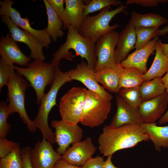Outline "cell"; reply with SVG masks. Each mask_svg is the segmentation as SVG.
<instances>
[{"label":"cell","instance_id":"f6af8a7d","mask_svg":"<svg viewBox=\"0 0 168 168\" xmlns=\"http://www.w3.org/2000/svg\"><path fill=\"white\" fill-rule=\"evenodd\" d=\"M167 33H168V24L163 28L159 29L158 36L165 35Z\"/></svg>","mask_w":168,"mask_h":168},{"label":"cell","instance_id":"7a4b0ae2","mask_svg":"<svg viewBox=\"0 0 168 168\" xmlns=\"http://www.w3.org/2000/svg\"><path fill=\"white\" fill-rule=\"evenodd\" d=\"M65 42L53 54L51 63L55 67H58L61 60H72L75 55L69 52L73 50L76 54L86 59L90 68L94 70L97 62L95 44L82 36L75 27L68 26Z\"/></svg>","mask_w":168,"mask_h":168},{"label":"cell","instance_id":"5b68a950","mask_svg":"<svg viewBox=\"0 0 168 168\" xmlns=\"http://www.w3.org/2000/svg\"><path fill=\"white\" fill-rule=\"evenodd\" d=\"M14 68L17 73L30 82L35 92L37 103L40 105L45 87L54 81L55 67L51 63L36 60L29 63L26 68L14 66Z\"/></svg>","mask_w":168,"mask_h":168},{"label":"cell","instance_id":"4fadbf2b","mask_svg":"<svg viewBox=\"0 0 168 168\" xmlns=\"http://www.w3.org/2000/svg\"><path fill=\"white\" fill-rule=\"evenodd\" d=\"M61 156L53 149L52 144L43 138L31 149L30 158L33 168H53Z\"/></svg>","mask_w":168,"mask_h":168},{"label":"cell","instance_id":"74e56055","mask_svg":"<svg viewBox=\"0 0 168 168\" xmlns=\"http://www.w3.org/2000/svg\"><path fill=\"white\" fill-rule=\"evenodd\" d=\"M31 149L29 147H26L20 150L21 155L23 162V168H33L30 158Z\"/></svg>","mask_w":168,"mask_h":168},{"label":"cell","instance_id":"7c38bea8","mask_svg":"<svg viewBox=\"0 0 168 168\" xmlns=\"http://www.w3.org/2000/svg\"><path fill=\"white\" fill-rule=\"evenodd\" d=\"M1 16L2 21L7 27L10 36L16 42L23 43L27 45L30 51V58L35 60L44 61L45 57L43 46L32 35L16 26L9 17Z\"/></svg>","mask_w":168,"mask_h":168},{"label":"cell","instance_id":"6da1fadb","mask_svg":"<svg viewBox=\"0 0 168 168\" xmlns=\"http://www.w3.org/2000/svg\"><path fill=\"white\" fill-rule=\"evenodd\" d=\"M149 140L139 124H128L118 127L105 126L99 136L98 148L104 156H112L120 150L132 148Z\"/></svg>","mask_w":168,"mask_h":168},{"label":"cell","instance_id":"60d3db41","mask_svg":"<svg viewBox=\"0 0 168 168\" xmlns=\"http://www.w3.org/2000/svg\"><path fill=\"white\" fill-rule=\"evenodd\" d=\"M112 156H107L106 160L104 161V168H120L115 166L112 162L111 159Z\"/></svg>","mask_w":168,"mask_h":168},{"label":"cell","instance_id":"ac0fdd59","mask_svg":"<svg viewBox=\"0 0 168 168\" xmlns=\"http://www.w3.org/2000/svg\"><path fill=\"white\" fill-rule=\"evenodd\" d=\"M159 40L158 37L152 39L147 44L141 49L128 55L120 64L124 68H137L144 74L148 71L147 63L150 56L156 51V44Z\"/></svg>","mask_w":168,"mask_h":168},{"label":"cell","instance_id":"cb8c5ba5","mask_svg":"<svg viewBox=\"0 0 168 168\" xmlns=\"http://www.w3.org/2000/svg\"><path fill=\"white\" fill-rule=\"evenodd\" d=\"M155 51L153 63L149 69L144 74V82L156 77H162L168 71V58L164 53L157 41Z\"/></svg>","mask_w":168,"mask_h":168},{"label":"cell","instance_id":"f35d334b","mask_svg":"<svg viewBox=\"0 0 168 168\" xmlns=\"http://www.w3.org/2000/svg\"><path fill=\"white\" fill-rule=\"evenodd\" d=\"M51 7L59 16L64 11V0H47Z\"/></svg>","mask_w":168,"mask_h":168},{"label":"cell","instance_id":"2e32d148","mask_svg":"<svg viewBox=\"0 0 168 168\" xmlns=\"http://www.w3.org/2000/svg\"><path fill=\"white\" fill-rule=\"evenodd\" d=\"M96 150L91 138L88 137L84 140L73 144L61 156V158L72 165L82 166L92 157Z\"/></svg>","mask_w":168,"mask_h":168},{"label":"cell","instance_id":"7402d4cb","mask_svg":"<svg viewBox=\"0 0 168 168\" xmlns=\"http://www.w3.org/2000/svg\"><path fill=\"white\" fill-rule=\"evenodd\" d=\"M124 69L120 64L104 67L95 72L97 82L102 87L112 92L117 93L119 90L121 76Z\"/></svg>","mask_w":168,"mask_h":168},{"label":"cell","instance_id":"d6986e66","mask_svg":"<svg viewBox=\"0 0 168 168\" xmlns=\"http://www.w3.org/2000/svg\"><path fill=\"white\" fill-rule=\"evenodd\" d=\"M64 11L59 16L62 21L64 29L68 26L76 28L77 30L82 24L85 17L84 14L86 4L84 0H65Z\"/></svg>","mask_w":168,"mask_h":168},{"label":"cell","instance_id":"ba28073f","mask_svg":"<svg viewBox=\"0 0 168 168\" xmlns=\"http://www.w3.org/2000/svg\"><path fill=\"white\" fill-rule=\"evenodd\" d=\"M86 90L80 87H74L62 97L59 106L62 120L72 124L80 122Z\"/></svg>","mask_w":168,"mask_h":168},{"label":"cell","instance_id":"52a82bcc","mask_svg":"<svg viewBox=\"0 0 168 168\" xmlns=\"http://www.w3.org/2000/svg\"><path fill=\"white\" fill-rule=\"evenodd\" d=\"M111 109V103L97 93L86 90L80 122L93 128L102 124L107 119Z\"/></svg>","mask_w":168,"mask_h":168},{"label":"cell","instance_id":"ffe728a7","mask_svg":"<svg viewBox=\"0 0 168 168\" xmlns=\"http://www.w3.org/2000/svg\"><path fill=\"white\" fill-rule=\"evenodd\" d=\"M116 99L117 111L110 125L118 127L128 124H139L142 123L138 110L129 106L118 95Z\"/></svg>","mask_w":168,"mask_h":168},{"label":"cell","instance_id":"f546056e","mask_svg":"<svg viewBox=\"0 0 168 168\" xmlns=\"http://www.w3.org/2000/svg\"><path fill=\"white\" fill-rule=\"evenodd\" d=\"M159 28H139L135 29L136 41L135 48L139 49L147 44L152 39L158 37Z\"/></svg>","mask_w":168,"mask_h":168},{"label":"cell","instance_id":"83f0119b","mask_svg":"<svg viewBox=\"0 0 168 168\" xmlns=\"http://www.w3.org/2000/svg\"><path fill=\"white\" fill-rule=\"evenodd\" d=\"M144 74L142 72L136 68H124L121 76L119 89L122 88L139 86L144 82Z\"/></svg>","mask_w":168,"mask_h":168},{"label":"cell","instance_id":"5bb4252c","mask_svg":"<svg viewBox=\"0 0 168 168\" xmlns=\"http://www.w3.org/2000/svg\"><path fill=\"white\" fill-rule=\"evenodd\" d=\"M67 73L72 80L81 82L88 90L97 93L108 100L111 101L113 99L112 96L96 81L94 70L90 68L85 62H82L75 68L69 70Z\"/></svg>","mask_w":168,"mask_h":168},{"label":"cell","instance_id":"9a60e30c","mask_svg":"<svg viewBox=\"0 0 168 168\" xmlns=\"http://www.w3.org/2000/svg\"><path fill=\"white\" fill-rule=\"evenodd\" d=\"M168 93L166 91L153 99L143 101L138 109L142 123H155L166 112L168 107Z\"/></svg>","mask_w":168,"mask_h":168},{"label":"cell","instance_id":"8d00e7d4","mask_svg":"<svg viewBox=\"0 0 168 168\" xmlns=\"http://www.w3.org/2000/svg\"><path fill=\"white\" fill-rule=\"evenodd\" d=\"M104 162L103 158L98 156L89 159L82 166V168H104Z\"/></svg>","mask_w":168,"mask_h":168},{"label":"cell","instance_id":"30bf717a","mask_svg":"<svg viewBox=\"0 0 168 168\" xmlns=\"http://www.w3.org/2000/svg\"><path fill=\"white\" fill-rule=\"evenodd\" d=\"M119 34L112 30L101 36L95 44L97 62L94 69L96 72L104 67L113 66L116 64L115 60V48Z\"/></svg>","mask_w":168,"mask_h":168},{"label":"cell","instance_id":"8992f818","mask_svg":"<svg viewBox=\"0 0 168 168\" xmlns=\"http://www.w3.org/2000/svg\"><path fill=\"white\" fill-rule=\"evenodd\" d=\"M26 79L14 71L7 86L9 104L8 107L10 114L16 112L30 132H35L37 128L29 118L25 107L26 90L29 86Z\"/></svg>","mask_w":168,"mask_h":168},{"label":"cell","instance_id":"1f68e13d","mask_svg":"<svg viewBox=\"0 0 168 168\" xmlns=\"http://www.w3.org/2000/svg\"><path fill=\"white\" fill-rule=\"evenodd\" d=\"M122 2L118 0H92L84 7V14L85 17L89 14L110 6H120Z\"/></svg>","mask_w":168,"mask_h":168},{"label":"cell","instance_id":"f1b7e54d","mask_svg":"<svg viewBox=\"0 0 168 168\" xmlns=\"http://www.w3.org/2000/svg\"><path fill=\"white\" fill-rule=\"evenodd\" d=\"M117 94L128 105L138 110L143 101L140 90L139 86L122 88Z\"/></svg>","mask_w":168,"mask_h":168},{"label":"cell","instance_id":"d590c367","mask_svg":"<svg viewBox=\"0 0 168 168\" xmlns=\"http://www.w3.org/2000/svg\"><path fill=\"white\" fill-rule=\"evenodd\" d=\"M168 0H128L126 1L127 5L135 4L143 6L154 7L160 3H165Z\"/></svg>","mask_w":168,"mask_h":168},{"label":"cell","instance_id":"e0dca14e","mask_svg":"<svg viewBox=\"0 0 168 168\" xmlns=\"http://www.w3.org/2000/svg\"><path fill=\"white\" fill-rule=\"evenodd\" d=\"M1 58L10 65L15 63L20 66L27 65L31 60L23 53L16 42L8 35L2 36L0 40Z\"/></svg>","mask_w":168,"mask_h":168},{"label":"cell","instance_id":"4316f807","mask_svg":"<svg viewBox=\"0 0 168 168\" xmlns=\"http://www.w3.org/2000/svg\"><path fill=\"white\" fill-rule=\"evenodd\" d=\"M162 77H156L145 81L139 86L140 93L143 101L155 98L163 94L166 88Z\"/></svg>","mask_w":168,"mask_h":168},{"label":"cell","instance_id":"603a6c76","mask_svg":"<svg viewBox=\"0 0 168 168\" xmlns=\"http://www.w3.org/2000/svg\"><path fill=\"white\" fill-rule=\"evenodd\" d=\"M156 124L142 123L139 125L153 143L155 150L160 152L161 147L168 148V125L159 126Z\"/></svg>","mask_w":168,"mask_h":168},{"label":"cell","instance_id":"44dd1931","mask_svg":"<svg viewBox=\"0 0 168 168\" xmlns=\"http://www.w3.org/2000/svg\"><path fill=\"white\" fill-rule=\"evenodd\" d=\"M136 41L135 29L128 23L119 34L115 54L116 64H120L126 58L129 52L135 48Z\"/></svg>","mask_w":168,"mask_h":168},{"label":"cell","instance_id":"484cf974","mask_svg":"<svg viewBox=\"0 0 168 168\" xmlns=\"http://www.w3.org/2000/svg\"><path fill=\"white\" fill-rule=\"evenodd\" d=\"M43 2L48 17L47 32L51 39L55 42L58 38L63 36L64 34L62 30L63 24L59 16L51 7L47 0H44Z\"/></svg>","mask_w":168,"mask_h":168},{"label":"cell","instance_id":"d6a6232c","mask_svg":"<svg viewBox=\"0 0 168 168\" xmlns=\"http://www.w3.org/2000/svg\"><path fill=\"white\" fill-rule=\"evenodd\" d=\"M10 114L8 105L2 101L0 103V137H6L9 130L11 125L7 120Z\"/></svg>","mask_w":168,"mask_h":168},{"label":"cell","instance_id":"4dcf8cb0","mask_svg":"<svg viewBox=\"0 0 168 168\" xmlns=\"http://www.w3.org/2000/svg\"><path fill=\"white\" fill-rule=\"evenodd\" d=\"M19 146L5 157L1 158L0 168H23Z\"/></svg>","mask_w":168,"mask_h":168},{"label":"cell","instance_id":"3957f363","mask_svg":"<svg viewBox=\"0 0 168 168\" xmlns=\"http://www.w3.org/2000/svg\"><path fill=\"white\" fill-rule=\"evenodd\" d=\"M72 81L67 72H63L58 67H55L54 81L49 91L44 95L38 113L33 121L36 127L41 133L43 138L52 144L55 142V135L48 124L49 115L53 108L57 105V96L60 88L66 83Z\"/></svg>","mask_w":168,"mask_h":168},{"label":"cell","instance_id":"ee69618b","mask_svg":"<svg viewBox=\"0 0 168 168\" xmlns=\"http://www.w3.org/2000/svg\"><path fill=\"white\" fill-rule=\"evenodd\" d=\"M161 78L166 88V90L168 93V71Z\"/></svg>","mask_w":168,"mask_h":168},{"label":"cell","instance_id":"ab89813d","mask_svg":"<svg viewBox=\"0 0 168 168\" xmlns=\"http://www.w3.org/2000/svg\"><path fill=\"white\" fill-rule=\"evenodd\" d=\"M53 168H82V167L72 165L61 158L57 161Z\"/></svg>","mask_w":168,"mask_h":168},{"label":"cell","instance_id":"e575fe53","mask_svg":"<svg viewBox=\"0 0 168 168\" xmlns=\"http://www.w3.org/2000/svg\"><path fill=\"white\" fill-rule=\"evenodd\" d=\"M18 143L8 140L6 137H0V157L3 158L11 152L17 147Z\"/></svg>","mask_w":168,"mask_h":168},{"label":"cell","instance_id":"8fae6325","mask_svg":"<svg viewBox=\"0 0 168 168\" xmlns=\"http://www.w3.org/2000/svg\"><path fill=\"white\" fill-rule=\"evenodd\" d=\"M51 124L55 129V142L58 145L57 152L61 156L65 153L70 144L81 141L83 131L77 124H70L62 120H53Z\"/></svg>","mask_w":168,"mask_h":168},{"label":"cell","instance_id":"d4e9b609","mask_svg":"<svg viewBox=\"0 0 168 168\" xmlns=\"http://www.w3.org/2000/svg\"><path fill=\"white\" fill-rule=\"evenodd\" d=\"M168 20L165 17L154 13L146 14L133 12L129 21L135 29L139 28H159L161 25L167 23Z\"/></svg>","mask_w":168,"mask_h":168},{"label":"cell","instance_id":"b9f144b4","mask_svg":"<svg viewBox=\"0 0 168 168\" xmlns=\"http://www.w3.org/2000/svg\"><path fill=\"white\" fill-rule=\"evenodd\" d=\"M157 42L161 47L164 53L168 58V43H164L159 39L157 41Z\"/></svg>","mask_w":168,"mask_h":168},{"label":"cell","instance_id":"277c9868","mask_svg":"<svg viewBox=\"0 0 168 168\" xmlns=\"http://www.w3.org/2000/svg\"><path fill=\"white\" fill-rule=\"evenodd\" d=\"M127 7V5L122 4L115 9L110 10V6H108L96 15L86 16L78 30L79 33L95 44L101 36L119 27V24L111 26L110 22L116 15L124 12Z\"/></svg>","mask_w":168,"mask_h":168},{"label":"cell","instance_id":"7bdbcfd3","mask_svg":"<svg viewBox=\"0 0 168 168\" xmlns=\"http://www.w3.org/2000/svg\"><path fill=\"white\" fill-rule=\"evenodd\" d=\"M168 123V107L165 114L159 119L158 123L161 125Z\"/></svg>","mask_w":168,"mask_h":168},{"label":"cell","instance_id":"9c48e42d","mask_svg":"<svg viewBox=\"0 0 168 168\" xmlns=\"http://www.w3.org/2000/svg\"><path fill=\"white\" fill-rule=\"evenodd\" d=\"M14 3L11 0L0 1V15L6 16L10 17L18 27L35 37L43 47L48 48L52 41L47 32L46 28L38 30L32 28L29 19L27 17H22L19 11L12 7V5Z\"/></svg>","mask_w":168,"mask_h":168},{"label":"cell","instance_id":"836d02e7","mask_svg":"<svg viewBox=\"0 0 168 168\" xmlns=\"http://www.w3.org/2000/svg\"><path fill=\"white\" fill-rule=\"evenodd\" d=\"M15 71L14 65H10L0 59V89L7 86L12 73Z\"/></svg>","mask_w":168,"mask_h":168}]
</instances>
